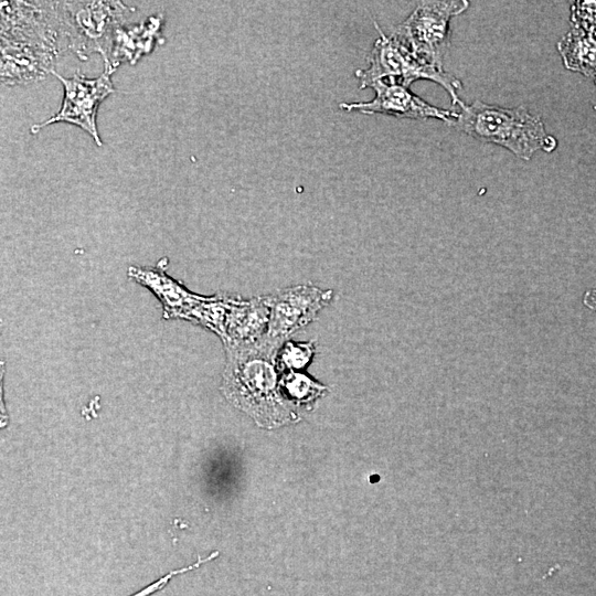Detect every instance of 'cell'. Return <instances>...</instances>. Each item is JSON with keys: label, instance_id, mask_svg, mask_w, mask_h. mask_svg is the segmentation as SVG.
<instances>
[{"label": "cell", "instance_id": "6da1fadb", "mask_svg": "<svg viewBox=\"0 0 596 596\" xmlns=\"http://www.w3.org/2000/svg\"><path fill=\"white\" fill-rule=\"evenodd\" d=\"M280 339L230 343L223 377L226 397L263 426L280 424L289 409L277 386L276 349Z\"/></svg>", "mask_w": 596, "mask_h": 596}, {"label": "cell", "instance_id": "7a4b0ae2", "mask_svg": "<svg viewBox=\"0 0 596 596\" xmlns=\"http://www.w3.org/2000/svg\"><path fill=\"white\" fill-rule=\"evenodd\" d=\"M459 107L451 125L457 130L481 142L503 147L523 160L544 150L549 136L544 123L525 107L507 108L481 100Z\"/></svg>", "mask_w": 596, "mask_h": 596}, {"label": "cell", "instance_id": "3957f363", "mask_svg": "<svg viewBox=\"0 0 596 596\" xmlns=\"http://www.w3.org/2000/svg\"><path fill=\"white\" fill-rule=\"evenodd\" d=\"M374 26L379 31V38L369 54V66L355 72L361 89L379 81L400 84L408 88L415 81L427 79L440 85L448 93L453 106L464 104L459 97V92L462 89L460 79L445 70L419 61L391 35H385L376 22Z\"/></svg>", "mask_w": 596, "mask_h": 596}, {"label": "cell", "instance_id": "277c9868", "mask_svg": "<svg viewBox=\"0 0 596 596\" xmlns=\"http://www.w3.org/2000/svg\"><path fill=\"white\" fill-rule=\"evenodd\" d=\"M57 6L66 45L81 60L92 52L105 60L116 31L135 10L120 1H66Z\"/></svg>", "mask_w": 596, "mask_h": 596}, {"label": "cell", "instance_id": "5b68a950", "mask_svg": "<svg viewBox=\"0 0 596 596\" xmlns=\"http://www.w3.org/2000/svg\"><path fill=\"white\" fill-rule=\"evenodd\" d=\"M468 7L466 0L422 1L391 36L419 61L444 70L450 20Z\"/></svg>", "mask_w": 596, "mask_h": 596}, {"label": "cell", "instance_id": "8992f818", "mask_svg": "<svg viewBox=\"0 0 596 596\" xmlns=\"http://www.w3.org/2000/svg\"><path fill=\"white\" fill-rule=\"evenodd\" d=\"M114 70L105 67L104 73L96 78H87L79 72L66 78L52 71L64 87L62 107L50 119L32 126L31 131L34 134L53 123L65 121L78 126L93 137L97 146H102L96 115L99 104L115 92L110 78Z\"/></svg>", "mask_w": 596, "mask_h": 596}, {"label": "cell", "instance_id": "52a82bcc", "mask_svg": "<svg viewBox=\"0 0 596 596\" xmlns=\"http://www.w3.org/2000/svg\"><path fill=\"white\" fill-rule=\"evenodd\" d=\"M370 88L375 92L369 102L341 103L340 108L345 111H358L365 115H386L396 118L425 120L435 118L453 125L457 111L448 110L428 104L407 87L386 82H375Z\"/></svg>", "mask_w": 596, "mask_h": 596}, {"label": "cell", "instance_id": "ba28073f", "mask_svg": "<svg viewBox=\"0 0 596 596\" xmlns=\"http://www.w3.org/2000/svg\"><path fill=\"white\" fill-rule=\"evenodd\" d=\"M331 291L316 287H295L265 299L270 308L268 337L283 339L311 321L330 298Z\"/></svg>", "mask_w": 596, "mask_h": 596}, {"label": "cell", "instance_id": "9c48e42d", "mask_svg": "<svg viewBox=\"0 0 596 596\" xmlns=\"http://www.w3.org/2000/svg\"><path fill=\"white\" fill-rule=\"evenodd\" d=\"M60 49L36 42L1 40V82L18 85L52 73Z\"/></svg>", "mask_w": 596, "mask_h": 596}, {"label": "cell", "instance_id": "30bf717a", "mask_svg": "<svg viewBox=\"0 0 596 596\" xmlns=\"http://www.w3.org/2000/svg\"><path fill=\"white\" fill-rule=\"evenodd\" d=\"M131 275L143 285L150 287L164 305V313L174 316L190 315L205 299L192 296L164 274L152 269L136 268L130 270Z\"/></svg>", "mask_w": 596, "mask_h": 596}, {"label": "cell", "instance_id": "8fae6325", "mask_svg": "<svg viewBox=\"0 0 596 596\" xmlns=\"http://www.w3.org/2000/svg\"><path fill=\"white\" fill-rule=\"evenodd\" d=\"M564 66L596 81V38L572 28L556 44Z\"/></svg>", "mask_w": 596, "mask_h": 596}, {"label": "cell", "instance_id": "7c38bea8", "mask_svg": "<svg viewBox=\"0 0 596 596\" xmlns=\"http://www.w3.org/2000/svg\"><path fill=\"white\" fill-rule=\"evenodd\" d=\"M268 306L264 302L228 305L225 337L230 343L256 340L268 320Z\"/></svg>", "mask_w": 596, "mask_h": 596}, {"label": "cell", "instance_id": "4fadbf2b", "mask_svg": "<svg viewBox=\"0 0 596 596\" xmlns=\"http://www.w3.org/2000/svg\"><path fill=\"white\" fill-rule=\"evenodd\" d=\"M572 28L582 30L596 38V0H579L571 6Z\"/></svg>", "mask_w": 596, "mask_h": 596}, {"label": "cell", "instance_id": "5bb4252c", "mask_svg": "<svg viewBox=\"0 0 596 596\" xmlns=\"http://www.w3.org/2000/svg\"><path fill=\"white\" fill-rule=\"evenodd\" d=\"M281 390H285L296 401H308L316 396L321 386L302 374L290 372L280 380Z\"/></svg>", "mask_w": 596, "mask_h": 596}, {"label": "cell", "instance_id": "9a60e30c", "mask_svg": "<svg viewBox=\"0 0 596 596\" xmlns=\"http://www.w3.org/2000/svg\"><path fill=\"white\" fill-rule=\"evenodd\" d=\"M313 353L311 343H291L288 342L279 355V361L288 369H300L311 359Z\"/></svg>", "mask_w": 596, "mask_h": 596}, {"label": "cell", "instance_id": "2e32d148", "mask_svg": "<svg viewBox=\"0 0 596 596\" xmlns=\"http://www.w3.org/2000/svg\"><path fill=\"white\" fill-rule=\"evenodd\" d=\"M215 554H217V553H214L212 556L206 557V558H199L196 563H194V564H192L190 566H187L184 568H179V570H175V571H171L167 575L160 577L156 582L151 583L147 587L140 589L139 592H137V593H135L134 595H130V596H149V595L156 593L157 590L163 588L173 576H175L178 574L185 573L188 571H191V570L200 566L202 563H204L206 561H210L213 556H215Z\"/></svg>", "mask_w": 596, "mask_h": 596}, {"label": "cell", "instance_id": "e0dca14e", "mask_svg": "<svg viewBox=\"0 0 596 596\" xmlns=\"http://www.w3.org/2000/svg\"><path fill=\"white\" fill-rule=\"evenodd\" d=\"M583 304L585 307L596 312V288H592L585 291L583 296Z\"/></svg>", "mask_w": 596, "mask_h": 596}, {"label": "cell", "instance_id": "ac0fdd59", "mask_svg": "<svg viewBox=\"0 0 596 596\" xmlns=\"http://www.w3.org/2000/svg\"><path fill=\"white\" fill-rule=\"evenodd\" d=\"M595 83H596V81H595Z\"/></svg>", "mask_w": 596, "mask_h": 596}]
</instances>
